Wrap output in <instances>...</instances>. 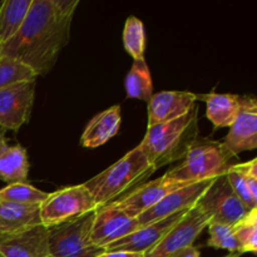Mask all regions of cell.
<instances>
[{"instance_id": "1", "label": "cell", "mask_w": 257, "mask_h": 257, "mask_svg": "<svg viewBox=\"0 0 257 257\" xmlns=\"http://www.w3.org/2000/svg\"><path fill=\"white\" fill-rule=\"evenodd\" d=\"M78 5L79 0H33L18 34L0 45L2 57L22 63L37 77L47 75L69 43Z\"/></svg>"}, {"instance_id": "2", "label": "cell", "mask_w": 257, "mask_h": 257, "mask_svg": "<svg viewBox=\"0 0 257 257\" xmlns=\"http://www.w3.org/2000/svg\"><path fill=\"white\" fill-rule=\"evenodd\" d=\"M198 137V105L183 117L147 127L140 143L148 162L155 170L182 161Z\"/></svg>"}, {"instance_id": "3", "label": "cell", "mask_w": 257, "mask_h": 257, "mask_svg": "<svg viewBox=\"0 0 257 257\" xmlns=\"http://www.w3.org/2000/svg\"><path fill=\"white\" fill-rule=\"evenodd\" d=\"M156 172L155 167L148 162L142 148L138 145L122 158L113 163L107 170L84 182L97 207L118 200L119 196L147 180Z\"/></svg>"}, {"instance_id": "4", "label": "cell", "mask_w": 257, "mask_h": 257, "mask_svg": "<svg viewBox=\"0 0 257 257\" xmlns=\"http://www.w3.org/2000/svg\"><path fill=\"white\" fill-rule=\"evenodd\" d=\"M235 158L222 142L198 136L182 162L163 176L185 183L213 180L226 175Z\"/></svg>"}, {"instance_id": "5", "label": "cell", "mask_w": 257, "mask_h": 257, "mask_svg": "<svg viewBox=\"0 0 257 257\" xmlns=\"http://www.w3.org/2000/svg\"><path fill=\"white\" fill-rule=\"evenodd\" d=\"M95 211L49 228V257H97L104 252L90 240Z\"/></svg>"}, {"instance_id": "6", "label": "cell", "mask_w": 257, "mask_h": 257, "mask_svg": "<svg viewBox=\"0 0 257 257\" xmlns=\"http://www.w3.org/2000/svg\"><path fill=\"white\" fill-rule=\"evenodd\" d=\"M95 210L97 205L84 185L69 186L48 193L40 203V222L50 228Z\"/></svg>"}, {"instance_id": "7", "label": "cell", "mask_w": 257, "mask_h": 257, "mask_svg": "<svg viewBox=\"0 0 257 257\" xmlns=\"http://www.w3.org/2000/svg\"><path fill=\"white\" fill-rule=\"evenodd\" d=\"M211 220L198 205L193 206L170 228L160 242L145 253V257H171L185 248L193 246Z\"/></svg>"}, {"instance_id": "8", "label": "cell", "mask_w": 257, "mask_h": 257, "mask_svg": "<svg viewBox=\"0 0 257 257\" xmlns=\"http://www.w3.org/2000/svg\"><path fill=\"white\" fill-rule=\"evenodd\" d=\"M37 79L23 80L0 89V128L18 132L29 122Z\"/></svg>"}, {"instance_id": "9", "label": "cell", "mask_w": 257, "mask_h": 257, "mask_svg": "<svg viewBox=\"0 0 257 257\" xmlns=\"http://www.w3.org/2000/svg\"><path fill=\"white\" fill-rule=\"evenodd\" d=\"M197 205L210 217L211 222L222 223L231 227L250 211L235 195L228 185L226 175L216 178Z\"/></svg>"}, {"instance_id": "10", "label": "cell", "mask_w": 257, "mask_h": 257, "mask_svg": "<svg viewBox=\"0 0 257 257\" xmlns=\"http://www.w3.org/2000/svg\"><path fill=\"white\" fill-rule=\"evenodd\" d=\"M140 226L137 218L128 216L115 201H113L99 207L95 212L90 240L95 246L105 250L108 245L125 237Z\"/></svg>"}, {"instance_id": "11", "label": "cell", "mask_w": 257, "mask_h": 257, "mask_svg": "<svg viewBox=\"0 0 257 257\" xmlns=\"http://www.w3.org/2000/svg\"><path fill=\"white\" fill-rule=\"evenodd\" d=\"M216 178L202 181V182L191 183L185 187L172 191L167 196H165L160 202L156 203L153 207L138 216V222L141 226H145L148 223L156 222V221L163 220L166 217H170L176 213L191 210L193 206L197 205L198 201L207 192V190L212 186Z\"/></svg>"}, {"instance_id": "12", "label": "cell", "mask_w": 257, "mask_h": 257, "mask_svg": "<svg viewBox=\"0 0 257 257\" xmlns=\"http://www.w3.org/2000/svg\"><path fill=\"white\" fill-rule=\"evenodd\" d=\"M222 141L235 157L245 151L257 148V100L253 95H241V107L237 117L230 125Z\"/></svg>"}, {"instance_id": "13", "label": "cell", "mask_w": 257, "mask_h": 257, "mask_svg": "<svg viewBox=\"0 0 257 257\" xmlns=\"http://www.w3.org/2000/svg\"><path fill=\"white\" fill-rule=\"evenodd\" d=\"M187 185H191V183L178 182V181L170 180L166 176H161L157 180L143 183L133 191L127 192L124 196L115 200V203L128 216L137 218L143 212L153 207L156 203L160 202L168 193Z\"/></svg>"}, {"instance_id": "14", "label": "cell", "mask_w": 257, "mask_h": 257, "mask_svg": "<svg viewBox=\"0 0 257 257\" xmlns=\"http://www.w3.org/2000/svg\"><path fill=\"white\" fill-rule=\"evenodd\" d=\"M196 102V94L188 90H163L153 93L148 102L147 127L183 117L193 109Z\"/></svg>"}, {"instance_id": "15", "label": "cell", "mask_w": 257, "mask_h": 257, "mask_svg": "<svg viewBox=\"0 0 257 257\" xmlns=\"http://www.w3.org/2000/svg\"><path fill=\"white\" fill-rule=\"evenodd\" d=\"M49 228L43 225L0 237V257H49Z\"/></svg>"}, {"instance_id": "16", "label": "cell", "mask_w": 257, "mask_h": 257, "mask_svg": "<svg viewBox=\"0 0 257 257\" xmlns=\"http://www.w3.org/2000/svg\"><path fill=\"white\" fill-rule=\"evenodd\" d=\"M185 212L176 213V215L166 217L163 220L148 223V225L140 226L137 230L127 235L125 237L110 243L105 247V251H131V252L146 253L155 247L161 238L170 231L175 223L181 220Z\"/></svg>"}, {"instance_id": "17", "label": "cell", "mask_w": 257, "mask_h": 257, "mask_svg": "<svg viewBox=\"0 0 257 257\" xmlns=\"http://www.w3.org/2000/svg\"><path fill=\"white\" fill-rule=\"evenodd\" d=\"M29 176L28 152L19 143L9 145L7 131L0 128V181L10 183H25Z\"/></svg>"}, {"instance_id": "18", "label": "cell", "mask_w": 257, "mask_h": 257, "mask_svg": "<svg viewBox=\"0 0 257 257\" xmlns=\"http://www.w3.org/2000/svg\"><path fill=\"white\" fill-rule=\"evenodd\" d=\"M122 123L120 105H113L95 114L80 136V145L85 148H97L105 145L119 132Z\"/></svg>"}, {"instance_id": "19", "label": "cell", "mask_w": 257, "mask_h": 257, "mask_svg": "<svg viewBox=\"0 0 257 257\" xmlns=\"http://www.w3.org/2000/svg\"><path fill=\"white\" fill-rule=\"evenodd\" d=\"M196 98L206 103V117L216 130L230 127L241 107V95L238 94L212 92L208 94H196Z\"/></svg>"}, {"instance_id": "20", "label": "cell", "mask_w": 257, "mask_h": 257, "mask_svg": "<svg viewBox=\"0 0 257 257\" xmlns=\"http://www.w3.org/2000/svg\"><path fill=\"white\" fill-rule=\"evenodd\" d=\"M40 205H19L0 201V233L10 235L42 225Z\"/></svg>"}, {"instance_id": "21", "label": "cell", "mask_w": 257, "mask_h": 257, "mask_svg": "<svg viewBox=\"0 0 257 257\" xmlns=\"http://www.w3.org/2000/svg\"><path fill=\"white\" fill-rule=\"evenodd\" d=\"M33 0H4L0 4V45L12 40L22 28Z\"/></svg>"}, {"instance_id": "22", "label": "cell", "mask_w": 257, "mask_h": 257, "mask_svg": "<svg viewBox=\"0 0 257 257\" xmlns=\"http://www.w3.org/2000/svg\"><path fill=\"white\" fill-rule=\"evenodd\" d=\"M125 94L132 99L150 102L153 95V82L146 59L133 60V64L124 79Z\"/></svg>"}, {"instance_id": "23", "label": "cell", "mask_w": 257, "mask_h": 257, "mask_svg": "<svg viewBox=\"0 0 257 257\" xmlns=\"http://www.w3.org/2000/svg\"><path fill=\"white\" fill-rule=\"evenodd\" d=\"M123 47L135 60L145 59L146 30L142 20L128 17L123 28Z\"/></svg>"}, {"instance_id": "24", "label": "cell", "mask_w": 257, "mask_h": 257, "mask_svg": "<svg viewBox=\"0 0 257 257\" xmlns=\"http://www.w3.org/2000/svg\"><path fill=\"white\" fill-rule=\"evenodd\" d=\"M241 253H257V208L250 210L232 226Z\"/></svg>"}, {"instance_id": "25", "label": "cell", "mask_w": 257, "mask_h": 257, "mask_svg": "<svg viewBox=\"0 0 257 257\" xmlns=\"http://www.w3.org/2000/svg\"><path fill=\"white\" fill-rule=\"evenodd\" d=\"M48 193L25 183H10L0 190V201L19 203V205H40Z\"/></svg>"}, {"instance_id": "26", "label": "cell", "mask_w": 257, "mask_h": 257, "mask_svg": "<svg viewBox=\"0 0 257 257\" xmlns=\"http://www.w3.org/2000/svg\"><path fill=\"white\" fill-rule=\"evenodd\" d=\"M226 178H227L228 185L232 188L235 195L240 198L241 202L246 206L247 210L257 208V197L251 192L240 163H233L232 166H230L226 172Z\"/></svg>"}, {"instance_id": "27", "label": "cell", "mask_w": 257, "mask_h": 257, "mask_svg": "<svg viewBox=\"0 0 257 257\" xmlns=\"http://www.w3.org/2000/svg\"><path fill=\"white\" fill-rule=\"evenodd\" d=\"M207 228L208 233H210V238L206 242V246L213 248H220V250H227L230 251L228 253H240V255H242L231 226L210 222Z\"/></svg>"}, {"instance_id": "28", "label": "cell", "mask_w": 257, "mask_h": 257, "mask_svg": "<svg viewBox=\"0 0 257 257\" xmlns=\"http://www.w3.org/2000/svg\"><path fill=\"white\" fill-rule=\"evenodd\" d=\"M37 78V75L22 63L7 57L0 58V89L14 83Z\"/></svg>"}, {"instance_id": "29", "label": "cell", "mask_w": 257, "mask_h": 257, "mask_svg": "<svg viewBox=\"0 0 257 257\" xmlns=\"http://www.w3.org/2000/svg\"><path fill=\"white\" fill-rule=\"evenodd\" d=\"M97 257H145V253L131 252V251H104Z\"/></svg>"}, {"instance_id": "30", "label": "cell", "mask_w": 257, "mask_h": 257, "mask_svg": "<svg viewBox=\"0 0 257 257\" xmlns=\"http://www.w3.org/2000/svg\"><path fill=\"white\" fill-rule=\"evenodd\" d=\"M171 257H201V252L196 246H190V247L185 248V250L180 251Z\"/></svg>"}, {"instance_id": "31", "label": "cell", "mask_w": 257, "mask_h": 257, "mask_svg": "<svg viewBox=\"0 0 257 257\" xmlns=\"http://www.w3.org/2000/svg\"><path fill=\"white\" fill-rule=\"evenodd\" d=\"M222 257H241L240 253H227L226 256H222Z\"/></svg>"}, {"instance_id": "32", "label": "cell", "mask_w": 257, "mask_h": 257, "mask_svg": "<svg viewBox=\"0 0 257 257\" xmlns=\"http://www.w3.org/2000/svg\"><path fill=\"white\" fill-rule=\"evenodd\" d=\"M0 58H2V50H0Z\"/></svg>"}, {"instance_id": "33", "label": "cell", "mask_w": 257, "mask_h": 257, "mask_svg": "<svg viewBox=\"0 0 257 257\" xmlns=\"http://www.w3.org/2000/svg\"><path fill=\"white\" fill-rule=\"evenodd\" d=\"M2 236H4V235H3V233H0V237H2Z\"/></svg>"}]
</instances>
